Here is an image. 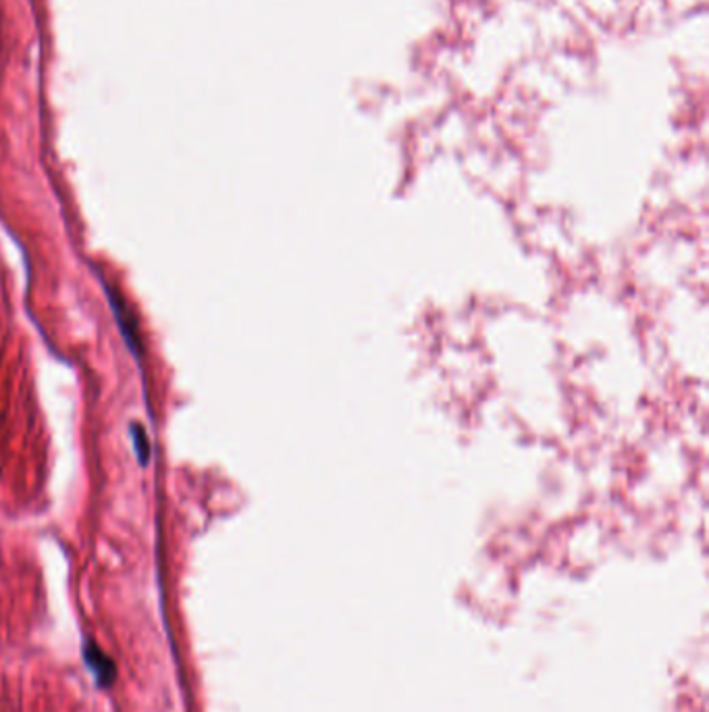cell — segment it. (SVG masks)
I'll return each instance as SVG.
<instances>
[{"mask_svg":"<svg viewBox=\"0 0 709 712\" xmlns=\"http://www.w3.org/2000/svg\"><path fill=\"white\" fill-rule=\"evenodd\" d=\"M83 659H86V665L90 666V671L95 673L96 680H98L100 685H109L115 680V666L105 656V652L98 650V646L88 644L86 650H83Z\"/></svg>","mask_w":709,"mask_h":712,"instance_id":"1","label":"cell"}]
</instances>
